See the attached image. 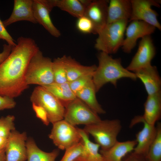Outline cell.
I'll return each instance as SVG.
<instances>
[{"instance_id": "30bf717a", "label": "cell", "mask_w": 161, "mask_h": 161, "mask_svg": "<svg viewBox=\"0 0 161 161\" xmlns=\"http://www.w3.org/2000/svg\"><path fill=\"white\" fill-rule=\"evenodd\" d=\"M126 28V37L122 47L123 51L129 53L135 46L137 40L150 35L154 32L156 28L143 21L133 20Z\"/></svg>"}, {"instance_id": "1f68e13d", "label": "cell", "mask_w": 161, "mask_h": 161, "mask_svg": "<svg viewBox=\"0 0 161 161\" xmlns=\"http://www.w3.org/2000/svg\"><path fill=\"white\" fill-rule=\"evenodd\" d=\"M76 25L78 30L83 33H93L94 26L92 22L84 16L78 18Z\"/></svg>"}, {"instance_id": "4dcf8cb0", "label": "cell", "mask_w": 161, "mask_h": 161, "mask_svg": "<svg viewBox=\"0 0 161 161\" xmlns=\"http://www.w3.org/2000/svg\"><path fill=\"white\" fill-rule=\"evenodd\" d=\"M94 73L82 76L69 82L71 89L75 94L92 80Z\"/></svg>"}, {"instance_id": "d4e9b609", "label": "cell", "mask_w": 161, "mask_h": 161, "mask_svg": "<svg viewBox=\"0 0 161 161\" xmlns=\"http://www.w3.org/2000/svg\"><path fill=\"white\" fill-rule=\"evenodd\" d=\"M53 9L57 7L78 18L84 15L85 7L80 0H47Z\"/></svg>"}, {"instance_id": "9c48e42d", "label": "cell", "mask_w": 161, "mask_h": 161, "mask_svg": "<svg viewBox=\"0 0 161 161\" xmlns=\"http://www.w3.org/2000/svg\"><path fill=\"white\" fill-rule=\"evenodd\" d=\"M161 1L154 0H131L132 11L129 21L140 20L145 22L159 30L161 25L157 19L158 14L152 6L160 7Z\"/></svg>"}, {"instance_id": "4316f807", "label": "cell", "mask_w": 161, "mask_h": 161, "mask_svg": "<svg viewBox=\"0 0 161 161\" xmlns=\"http://www.w3.org/2000/svg\"><path fill=\"white\" fill-rule=\"evenodd\" d=\"M157 132L145 157L148 161H161V124L156 126Z\"/></svg>"}, {"instance_id": "6da1fadb", "label": "cell", "mask_w": 161, "mask_h": 161, "mask_svg": "<svg viewBox=\"0 0 161 161\" xmlns=\"http://www.w3.org/2000/svg\"><path fill=\"white\" fill-rule=\"evenodd\" d=\"M39 49L35 41L20 37L7 58L0 65V95L14 98L20 95L29 86L25 75L29 62Z\"/></svg>"}, {"instance_id": "e575fe53", "label": "cell", "mask_w": 161, "mask_h": 161, "mask_svg": "<svg viewBox=\"0 0 161 161\" xmlns=\"http://www.w3.org/2000/svg\"><path fill=\"white\" fill-rule=\"evenodd\" d=\"M16 105V103L14 98L0 95V111L13 108Z\"/></svg>"}, {"instance_id": "52a82bcc", "label": "cell", "mask_w": 161, "mask_h": 161, "mask_svg": "<svg viewBox=\"0 0 161 161\" xmlns=\"http://www.w3.org/2000/svg\"><path fill=\"white\" fill-rule=\"evenodd\" d=\"M64 107V119L72 126H86L101 120L97 113L77 97L66 104Z\"/></svg>"}, {"instance_id": "7402d4cb", "label": "cell", "mask_w": 161, "mask_h": 161, "mask_svg": "<svg viewBox=\"0 0 161 161\" xmlns=\"http://www.w3.org/2000/svg\"><path fill=\"white\" fill-rule=\"evenodd\" d=\"M27 161H55L59 154V149L50 152H46L40 149L32 138H27L26 142Z\"/></svg>"}, {"instance_id": "4fadbf2b", "label": "cell", "mask_w": 161, "mask_h": 161, "mask_svg": "<svg viewBox=\"0 0 161 161\" xmlns=\"http://www.w3.org/2000/svg\"><path fill=\"white\" fill-rule=\"evenodd\" d=\"M25 132L20 133L16 130L12 131L8 137L5 150L6 161H26L27 160Z\"/></svg>"}, {"instance_id": "ffe728a7", "label": "cell", "mask_w": 161, "mask_h": 161, "mask_svg": "<svg viewBox=\"0 0 161 161\" xmlns=\"http://www.w3.org/2000/svg\"><path fill=\"white\" fill-rule=\"evenodd\" d=\"M144 108V113L141 117L147 123L155 125L161 117V91L148 95Z\"/></svg>"}, {"instance_id": "cb8c5ba5", "label": "cell", "mask_w": 161, "mask_h": 161, "mask_svg": "<svg viewBox=\"0 0 161 161\" xmlns=\"http://www.w3.org/2000/svg\"><path fill=\"white\" fill-rule=\"evenodd\" d=\"M65 65L67 81L70 82L82 76L93 73L97 66L81 64L70 56H65Z\"/></svg>"}, {"instance_id": "277c9868", "label": "cell", "mask_w": 161, "mask_h": 161, "mask_svg": "<svg viewBox=\"0 0 161 161\" xmlns=\"http://www.w3.org/2000/svg\"><path fill=\"white\" fill-rule=\"evenodd\" d=\"M52 63L51 59L44 56L39 49L28 64L25 75L27 84L44 86L54 83Z\"/></svg>"}, {"instance_id": "f546056e", "label": "cell", "mask_w": 161, "mask_h": 161, "mask_svg": "<svg viewBox=\"0 0 161 161\" xmlns=\"http://www.w3.org/2000/svg\"><path fill=\"white\" fill-rule=\"evenodd\" d=\"M83 148L82 140L81 142L66 149L60 161H74L82 153Z\"/></svg>"}, {"instance_id": "484cf974", "label": "cell", "mask_w": 161, "mask_h": 161, "mask_svg": "<svg viewBox=\"0 0 161 161\" xmlns=\"http://www.w3.org/2000/svg\"><path fill=\"white\" fill-rule=\"evenodd\" d=\"M52 93L64 105L77 97L71 89L69 82L63 83H53L43 86Z\"/></svg>"}, {"instance_id": "8fae6325", "label": "cell", "mask_w": 161, "mask_h": 161, "mask_svg": "<svg viewBox=\"0 0 161 161\" xmlns=\"http://www.w3.org/2000/svg\"><path fill=\"white\" fill-rule=\"evenodd\" d=\"M155 54V47L150 35L143 37L140 42L137 52L126 69L134 72L151 65V61Z\"/></svg>"}, {"instance_id": "603a6c76", "label": "cell", "mask_w": 161, "mask_h": 161, "mask_svg": "<svg viewBox=\"0 0 161 161\" xmlns=\"http://www.w3.org/2000/svg\"><path fill=\"white\" fill-rule=\"evenodd\" d=\"M96 92L92 80L75 95L77 97L98 114H104L106 113L105 111L99 103L96 98Z\"/></svg>"}, {"instance_id": "9a60e30c", "label": "cell", "mask_w": 161, "mask_h": 161, "mask_svg": "<svg viewBox=\"0 0 161 161\" xmlns=\"http://www.w3.org/2000/svg\"><path fill=\"white\" fill-rule=\"evenodd\" d=\"M33 7L34 17L37 23L42 25L53 36L59 37L61 32L51 18L50 13L52 9L47 0H33Z\"/></svg>"}, {"instance_id": "8992f818", "label": "cell", "mask_w": 161, "mask_h": 161, "mask_svg": "<svg viewBox=\"0 0 161 161\" xmlns=\"http://www.w3.org/2000/svg\"><path fill=\"white\" fill-rule=\"evenodd\" d=\"M30 100L32 103L45 109L49 122L52 124L64 119L65 110L64 105L44 87L39 86L35 87L30 96Z\"/></svg>"}, {"instance_id": "d6a6232c", "label": "cell", "mask_w": 161, "mask_h": 161, "mask_svg": "<svg viewBox=\"0 0 161 161\" xmlns=\"http://www.w3.org/2000/svg\"><path fill=\"white\" fill-rule=\"evenodd\" d=\"M32 107L37 117L44 124L48 126L50 122L47 114L45 109L42 107L34 103H32Z\"/></svg>"}, {"instance_id": "7c38bea8", "label": "cell", "mask_w": 161, "mask_h": 161, "mask_svg": "<svg viewBox=\"0 0 161 161\" xmlns=\"http://www.w3.org/2000/svg\"><path fill=\"white\" fill-rule=\"evenodd\" d=\"M140 123L143 124V127L136 134L135 140L137 144L132 152L146 157L149 147L156 136L157 129L155 125L147 123L140 116H136L132 120L130 126L132 127Z\"/></svg>"}, {"instance_id": "d590c367", "label": "cell", "mask_w": 161, "mask_h": 161, "mask_svg": "<svg viewBox=\"0 0 161 161\" xmlns=\"http://www.w3.org/2000/svg\"><path fill=\"white\" fill-rule=\"evenodd\" d=\"M13 47L8 44L3 45V50L0 53V65L7 58Z\"/></svg>"}, {"instance_id": "ac0fdd59", "label": "cell", "mask_w": 161, "mask_h": 161, "mask_svg": "<svg viewBox=\"0 0 161 161\" xmlns=\"http://www.w3.org/2000/svg\"><path fill=\"white\" fill-rule=\"evenodd\" d=\"M137 144L136 140L117 141L109 149L99 151L106 161H122L127 155L133 151Z\"/></svg>"}, {"instance_id": "e0dca14e", "label": "cell", "mask_w": 161, "mask_h": 161, "mask_svg": "<svg viewBox=\"0 0 161 161\" xmlns=\"http://www.w3.org/2000/svg\"><path fill=\"white\" fill-rule=\"evenodd\" d=\"M134 73L143 83L148 95L161 91V79L155 66L151 64Z\"/></svg>"}, {"instance_id": "ba28073f", "label": "cell", "mask_w": 161, "mask_h": 161, "mask_svg": "<svg viewBox=\"0 0 161 161\" xmlns=\"http://www.w3.org/2000/svg\"><path fill=\"white\" fill-rule=\"evenodd\" d=\"M52 125L49 137L59 149L65 150L81 141L78 128L72 125L64 119L56 122Z\"/></svg>"}, {"instance_id": "3957f363", "label": "cell", "mask_w": 161, "mask_h": 161, "mask_svg": "<svg viewBox=\"0 0 161 161\" xmlns=\"http://www.w3.org/2000/svg\"><path fill=\"white\" fill-rule=\"evenodd\" d=\"M129 21L122 20L107 24L97 33L95 47L109 54H114L121 47Z\"/></svg>"}, {"instance_id": "f1b7e54d", "label": "cell", "mask_w": 161, "mask_h": 161, "mask_svg": "<svg viewBox=\"0 0 161 161\" xmlns=\"http://www.w3.org/2000/svg\"><path fill=\"white\" fill-rule=\"evenodd\" d=\"M15 119V117L10 115L0 118V137L7 138L11 132L16 130Z\"/></svg>"}, {"instance_id": "2e32d148", "label": "cell", "mask_w": 161, "mask_h": 161, "mask_svg": "<svg viewBox=\"0 0 161 161\" xmlns=\"http://www.w3.org/2000/svg\"><path fill=\"white\" fill-rule=\"evenodd\" d=\"M23 21L37 23L34 16L33 0H14L11 15L3 22L6 27L15 22Z\"/></svg>"}, {"instance_id": "d6986e66", "label": "cell", "mask_w": 161, "mask_h": 161, "mask_svg": "<svg viewBox=\"0 0 161 161\" xmlns=\"http://www.w3.org/2000/svg\"><path fill=\"white\" fill-rule=\"evenodd\" d=\"M131 11V0H110L108 6L107 24L122 20H127L129 21Z\"/></svg>"}, {"instance_id": "7a4b0ae2", "label": "cell", "mask_w": 161, "mask_h": 161, "mask_svg": "<svg viewBox=\"0 0 161 161\" xmlns=\"http://www.w3.org/2000/svg\"><path fill=\"white\" fill-rule=\"evenodd\" d=\"M97 58L98 65L92 78L97 92L109 83L116 87L118 80L122 78H129L133 80L137 79L133 72L123 66L120 58H114L109 54L101 52Z\"/></svg>"}, {"instance_id": "5bb4252c", "label": "cell", "mask_w": 161, "mask_h": 161, "mask_svg": "<svg viewBox=\"0 0 161 161\" xmlns=\"http://www.w3.org/2000/svg\"><path fill=\"white\" fill-rule=\"evenodd\" d=\"M109 3L106 0H90L85 7L83 16L92 22L94 34H97L107 24Z\"/></svg>"}, {"instance_id": "836d02e7", "label": "cell", "mask_w": 161, "mask_h": 161, "mask_svg": "<svg viewBox=\"0 0 161 161\" xmlns=\"http://www.w3.org/2000/svg\"><path fill=\"white\" fill-rule=\"evenodd\" d=\"M3 21L0 19V39L6 41L7 44L13 47L16 45L15 41L7 31Z\"/></svg>"}, {"instance_id": "44dd1931", "label": "cell", "mask_w": 161, "mask_h": 161, "mask_svg": "<svg viewBox=\"0 0 161 161\" xmlns=\"http://www.w3.org/2000/svg\"><path fill=\"white\" fill-rule=\"evenodd\" d=\"M83 143V148L80 155L74 161H106L100 152V145L91 141L89 134L83 129L78 128Z\"/></svg>"}, {"instance_id": "83f0119b", "label": "cell", "mask_w": 161, "mask_h": 161, "mask_svg": "<svg viewBox=\"0 0 161 161\" xmlns=\"http://www.w3.org/2000/svg\"><path fill=\"white\" fill-rule=\"evenodd\" d=\"M52 67L55 83H63L67 82L65 55L55 58L52 61Z\"/></svg>"}, {"instance_id": "8d00e7d4", "label": "cell", "mask_w": 161, "mask_h": 161, "mask_svg": "<svg viewBox=\"0 0 161 161\" xmlns=\"http://www.w3.org/2000/svg\"><path fill=\"white\" fill-rule=\"evenodd\" d=\"M122 161H148L145 157L131 153Z\"/></svg>"}, {"instance_id": "f35d334b", "label": "cell", "mask_w": 161, "mask_h": 161, "mask_svg": "<svg viewBox=\"0 0 161 161\" xmlns=\"http://www.w3.org/2000/svg\"><path fill=\"white\" fill-rule=\"evenodd\" d=\"M6 157L5 151L0 152V161H6Z\"/></svg>"}, {"instance_id": "5b68a950", "label": "cell", "mask_w": 161, "mask_h": 161, "mask_svg": "<svg viewBox=\"0 0 161 161\" xmlns=\"http://www.w3.org/2000/svg\"><path fill=\"white\" fill-rule=\"evenodd\" d=\"M120 120L118 119L105 120L85 126L83 129L94 138L101 149L105 150L117 141V137L122 129Z\"/></svg>"}, {"instance_id": "74e56055", "label": "cell", "mask_w": 161, "mask_h": 161, "mask_svg": "<svg viewBox=\"0 0 161 161\" xmlns=\"http://www.w3.org/2000/svg\"><path fill=\"white\" fill-rule=\"evenodd\" d=\"M8 140V138L0 137V152L5 151Z\"/></svg>"}]
</instances>
